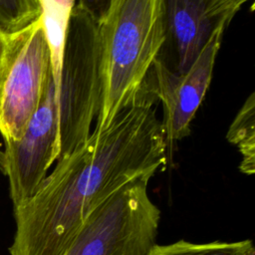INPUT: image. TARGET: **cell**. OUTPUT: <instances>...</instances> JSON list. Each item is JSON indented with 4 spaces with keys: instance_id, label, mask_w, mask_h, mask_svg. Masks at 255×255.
Returning a JSON list of instances; mask_svg holds the SVG:
<instances>
[{
    "instance_id": "1",
    "label": "cell",
    "mask_w": 255,
    "mask_h": 255,
    "mask_svg": "<svg viewBox=\"0 0 255 255\" xmlns=\"http://www.w3.org/2000/svg\"><path fill=\"white\" fill-rule=\"evenodd\" d=\"M155 100L141 92L109 127L57 160L35 193L14 207L10 255H63L90 213L115 191L166 166L169 144Z\"/></svg>"
},
{
    "instance_id": "2",
    "label": "cell",
    "mask_w": 255,
    "mask_h": 255,
    "mask_svg": "<svg viewBox=\"0 0 255 255\" xmlns=\"http://www.w3.org/2000/svg\"><path fill=\"white\" fill-rule=\"evenodd\" d=\"M98 26L102 130L145 87L164 42L161 0H111Z\"/></svg>"
},
{
    "instance_id": "3",
    "label": "cell",
    "mask_w": 255,
    "mask_h": 255,
    "mask_svg": "<svg viewBox=\"0 0 255 255\" xmlns=\"http://www.w3.org/2000/svg\"><path fill=\"white\" fill-rule=\"evenodd\" d=\"M57 102L62 158L88 138L101 102L98 22L76 5L67 32Z\"/></svg>"
},
{
    "instance_id": "4",
    "label": "cell",
    "mask_w": 255,
    "mask_h": 255,
    "mask_svg": "<svg viewBox=\"0 0 255 255\" xmlns=\"http://www.w3.org/2000/svg\"><path fill=\"white\" fill-rule=\"evenodd\" d=\"M150 177L128 181L94 209L63 255H147L160 220L147 193Z\"/></svg>"
},
{
    "instance_id": "5",
    "label": "cell",
    "mask_w": 255,
    "mask_h": 255,
    "mask_svg": "<svg viewBox=\"0 0 255 255\" xmlns=\"http://www.w3.org/2000/svg\"><path fill=\"white\" fill-rule=\"evenodd\" d=\"M52 76L50 50L41 17L10 36L0 86V135L17 140L25 132Z\"/></svg>"
},
{
    "instance_id": "6",
    "label": "cell",
    "mask_w": 255,
    "mask_h": 255,
    "mask_svg": "<svg viewBox=\"0 0 255 255\" xmlns=\"http://www.w3.org/2000/svg\"><path fill=\"white\" fill-rule=\"evenodd\" d=\"M4 142L1 171L8 177L10 197L16 207L35 193L60 155L58 102L52 76L24 134Z\"/></svg>"
},
{
    "instance_id": "7",
    "label": "cell",
    "mask_w": 255,
    "mask_h": 255,
    "mask_svg": "<svg viewBox=\"0 0 255 255\" xmlns=\"http://www.w3.org/2000/svg\"><path fill=\"white\" fill-rule=\"evenodd\" d=\"M225 26L210 37L190 67L181 74L155 60L146 81L148 91L162 105L161 125L169 146L190 133L191 122L210 86Z\"/></svg>"
},
{
    "instance_id": "8",
    "label": "cell",
    "mask_w": 255,
    "mask_h": 255,
    "mask_svg": "<svg viewBox=\"0 0 255 255\" xmlns=\"http://www.w3.org/2000/svg\"><path fill=\"white\" fill-rule=\"evenodd\" d=\"M164 42L158 60L175 74L185 72L212 34L227 27L245 0H161Z\"/></svg>"
},
{
    "instance_id": "9",
    "label": "cell",
    "mask_w": 255,
    "mask_h": 255,
    "mask_svg": "<svg viewBox=\"0 0 255 255\" xmlns=\"http://www.w3.org/2000/svg\"><path fill=\"white\" fill-rule=\"evenodd\" d=\"M41 19L51 56V72L56 99L60 86L63 55L68 27L76 0H40Z\"/></svg>"
},
{
    "instance_id": "10",
    "label": "cell",
    "mask_w": 255,
    "mask_h": 255,
    "mask_svg": "<svg viewBox=\"0 0 255 255\" xmlns=\"http://www.w3.org/2000/svg\"><path fill=\"white\" fill-rule=\"evenodd\" d=\"M229 142L236 145L242 155L240 170L253 174L255 167V94L246 99L232 121L226 135Z\"/></svg>"
},
{
    "instance_id": "11",
    "label": "cell",
    "mask_w": 255,
    "mask_h": 255,
    "mask_svg": "<svg viewBox=\"0 0 255 255\" xmlns=\"http://www.w3.org/2000/svg\"><path fill=\"white\" fill-rule=\"evenodd\" d=\"M254 246L250 240L202 244L179 240L168 245L155 244L147 255H254Z\"/></svg>"
},
{
    "instance_id": "12",
    "label": "cell",
    "mask_w": 255,
    "mask_h": 255,
    "mask_svg": "<svg viewBox=\"0 0 255 255\" xmlns=\"http://www.w3.org/2000/svg\"><path fill=\"white\" fill-rule=\"evenodd\" d=\"M42 14L40 0H0V32L15 35L37 21Z\"/></svg>"
},
{
    "instance_id": "13",
    "label": "cell",
    "mask_w": 255,
    "mask_h": 255,
    "mask_svg": "<svg viewBox=\"0 0 255 255\" xmlns=\"http://www.w3.org/2000/svg\"><path fill=\"white\" fill-rule=\"evenodd\" d=\"M111 0H76V6L91 15L98 23L104 17Z\"/></svg>"
},
{
    "instance_id": "14",
    "label": "cell",
    "mask_w": 255,
    "mask_h": 255,
    "mask_svg": "<svg viewBox=\"0 0 255 255\" xmlns=\"http://www.w3.org/2000/svg\"><path fill=\"white\" fill-rule=\"evenodd\" d=\"M9 43H10V37H6L0 32V86L3 78V73L5 70L7 54L9 50Z\"/></svg>"
},
{
    "instance_id": "15",
    "label": "cell",
    "mask_w": 255,
    "mask_h": 255,
    "mask_svg": "<svg viewBox=\"0 0 255 255\" xmlns=\"http://www.w3.org/2000/svg\"><path fill=\"white\" fill-rule=\"evenodd\" d=\"M2 163H3V151L0 149V170L2 168Z\"/></svg>"
},
{
    "instance_id": "16",
    "label": "cell",
    "mask_w": 255,
    "mask_h": 255,
    "mask_svg": "<svg viewBox=\"0 0 255 255\" xmlns=\"http://www.w3.org/2000/svg\"><path fill=\"white\" fill-rule=\"evenodd\" d=\"M245 1H246V2H247V1H249V0H245Z\"/></svg>"
}]
</instances>
